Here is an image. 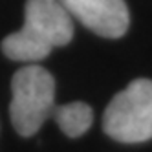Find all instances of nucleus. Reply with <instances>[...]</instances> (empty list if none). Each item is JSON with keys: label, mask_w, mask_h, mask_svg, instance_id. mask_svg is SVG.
Here are the masks:
<instances>
[{"label": "nucleus", "mask_w": 152, "mask_h": 152, "mask_svg": "<svg viewBox=\"0 0 152 152\" xmlns=\"http://www.w3.org/2000/svg\"><path fill=\"white\" fill-rule=\"evenodd\" d=\"M66 11L94 33L117 39L128 29L130 17L125 0H59Z\"/></svg>", "instance_id": "obj_4"}, {"label": "nucleus", "mask_w": 152, "mask_h": 152, "mask_svg": "<svg viewBox=\"0 0 152 152\" xmlns=\"http://www.w3.org/2000/svg\"><path fill=\"white\" fill-rule=\"evenodd\" d=\"M103 128L121 143L152 139V81L136 79L115 94L104 110Z\"/></svg>", "instance_id": "obj_3"}, {"label": "nucleus", "mask_w": 152, "mask_h": 152, "mask_svg": "<svg viewBox=\"0 0 152 152\" xmlns=\"http://www.w3.org/2000/svg\"><path fill=\"white\" fill-rule=\"evenodd\" d=\"M51 117L57 121L61 130L68 137H79L92 126L94 112L86 103L75 101V103L55 106Z\"/></svg>", "instance_id": "obj_5"}, {"label": "nucleus", "mask_w": 152, "mask_h": 152, "mask_svg": "<svg viewBox=\"0 0 152 152\" xmlns=\"http://www.w3.org/2000/svg\"><path fill=\"white\" fill-rule=\"evenodd\" d=\"M9 115L20 136H33L55 110V79L37 64L20 68L11 81Z\"/></svg>", "instance_id": "obj_2"}, {"label": "nucleus", "mask_w": 152, "mask_h": 152, "mask_svg": "<svg viewBox=\"0 0 152 152\" xmlns=\"http://www.w3.org/2000/svg\"><path fill=\"white\" fill-rule=\"evenodd\" d=\"M72 37V15L59 0H28L24 26L2 40V51L11 61L37 62L48 57L53 48L68 44Z\"/></svg>", "instance_id": "obj_1"}]
</instances>
